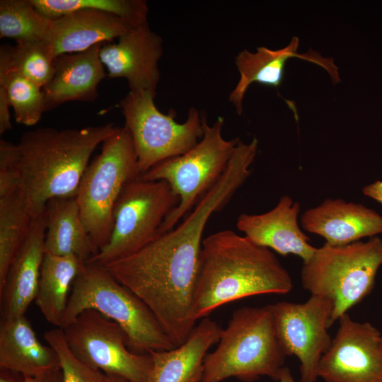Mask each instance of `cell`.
I'll return each instance as SVG.
<instances>
[{
    "instance_id": "cell-1",
    "label": "cell",
    "mask_w": 382,
    "mask_h": 382,
    "mask_svg": "<svg viewBox=\"0 0 382 382\" xmlns=\"http://www.w3.org/2000/svg\"><path fill=\"white\" fill-rule=\"evenodd\" d=\"M292 288L289 273L270 249L232 230L219 231L202 241L191 316L197 322L228 303L286 294Z\"/></svg>"
},
{
    "instance_id": "cell-2",
    "label": "cell",
    "mask_w": 382,
    "mask_h": 382,
    "mask_svg": "<svg viewBox=\"0 0 382 382\" xmlns=\"http://www.w3.org/2000/svg\"><path fill=\"white\" fill-rule=\"evenodd\" d=\"M117 127L111 122L62 130L47 127L21 136L18 170L35 215L53 198L76 196L93 152Z\"/></svg>"
},
{
    "instance_id": "cell-3",
    "label": "cell",
    "mask_w": 382,
    "mask_h": 382,
    "mask_svg": "<svg viewBox=\"0 0 382 382\" xmlns=\"http://www.w3.org/2000/svg\"><path fill=\"white\" fill-rule=\"evenodd\" d=\"M286 357L276 334L271 304L241 307L222 329L217 347L206 355L201 382L228 378L254 382L262 376L278 381Z\"/></svg>"
},
{
    "instance_id": "cell-4",
    "label": "cell",
    "mask_w": 382,
    "mask_h": 382,
    "mask_svg": "<svg viewBox=\"0 0 382 382\" xmlns=\"http://www.w3.org/2000/svg\"><path fill=\"white\" fill-rule=\"evenodd\" d=\"M86 309H94L120 325L134 353L176 347L146 305L101 266L92 263L85 264L73 283L60 328Z\"/></svg>"
},
{
    "instance_id": "cell-5",
    "label": "cell",
    "mask_w": 382,
    "mask_h": 382,
    "mask_svg": "<svg viewBox=\"0 0 382 382\" xmlns=\"http://www.w3.org/2000/svg\"><path fill=\"white\" fill-rule=\"evenodd\" d=\"M381 265L382 240L377 236L345 245L325 243L303 262L302 285L311 295L332 302V326L371 292Z\"/></svg>"
},
{
    "instance_id": "cell-6",
    "label": "cell",
    "mask_w": 382,
    "mask_h": 382,
    "mask_svg": "<svg viewBox=\"0 0 382 382\" xmlns=\"http://www.w3.org/2000/svg\"><path fill=\"white\" fill-rule=\"evenodd\" d=\"M139 178L131 134L125 127H117L88 164L75 196L83 224L98 251L110 240L114 208L122 188Z\"/></svg>"
},
{
    "instance_id": "cell-7",
    "label": "cell",
    "mask_w": 382,
    "mask_h": 382,
    "mask_svg": "<svg viewBox=\"0 0 382 382\" xmlns=\"http://www.w3.org/2000/svg\"><path fill=\"white\" fill-rule=\"evenodd\" d=\"M224 123L220 116L212 125L202 117L203 134L193 147L183 154L156 164L140 176L145 180L166 181L179 199L176 207L162 223L159 235L173 229L226 170L240 139H224Z\"/></svg>"
},
{
    "instance_id": "cell-8",
    "label": "cell",
    "mask_w": 382,
    "mask_h": 382,
    "mask_svg": "<svg viewBox=\"0 0 382 382\" xmlns=\"http://www.w3.org/2000/svg\"><path fill=\"white\" fill-rule=\"evenodd\" d=\"M178 202L164 180L129 181L116 202L108 244L86 263L103 266L139 251L159 236L162 223Z\"/></svg>"
},
{
    "instance_id": "cell-9",
    "label": "cell",
    "mask_w": 382,
    "mask_h": 382,
    "mask_svg": "<svg viewBox=\"0 0 382 382\" xmlns=\"http://www.w3.org/2000/svg\"><path fill=\"white\" fill-rule=\"evenodd\" d=\"M150 91H129L120 102L125 127L129 131L140 176L156 164L185 154L203 134L202 117L191 108L183 123L175 120L174 112L166 115L154 103Z\"/></svg>"
},
{
    "instance_id": "cell-10",
    "label": "cell",
    "mask_w": 382,
    "mask_h": 382,
    "mask_svg": "<svg viewBox=\"0 0 382 382\" xmlns=\"http://www.w3.org/2000/svg\"><path fill=\"white\" fill-rule=\"evenodd\" d=\"M61 329L71 352L86 365L131 382H146L152 364L150 354L132 352L125 331L115 321L86 309Z\"/></svg>"
},
{
    "instance_id": "cell-11",
    "label": "cell",
    "mask_w": 382,
    "mask_h": 382,
    "mask_svg": "<svg viewBox=\"0 0 382 382\" xmlns=\"http://www.w3.org/2000/svg\"><path fill=\"white\" fill-rule=\"evenodd\" d=\"M271 307L282 350L300 362V382H316L320 361L332 340L328 332L331 327L332 302L311 295L304 303L281 301Z\"/></svg>"
},
{
    "instance_id": "cell-12",
    "label": "cell",
    "mask_w": 382,
    "mask_h": 382,
    "mask_svg": "<svg viewBox=\"0 0 382 382\" xmlns=\"http://www.w3.org/2000/svg\"><path fill=\"white\" fill-rule=\"evenodd\" d=\"M323 355L318 378L325 382H382V335L369 322L359 323L347 313Z\"/></svg>"
},
{
    "instance_id": "cell-13",
    "label": "cell",
    "mask_w": 382,
    "mask_h": 382,
    "mask_svg": "<svg viewBox=\"0 0 382 382\" xmlns=\"http://www.w3.org/2000/svg\"><path fill=\"white\" fill-rule=\"evenodd\" d=\"M163 54L161 36L147 22L120 36L117 42L105 43L100 57L110 78H124L130 91H150L156 95L160 78L158 61Z\"/></svg>"
},
{
    "instance_id": "cell-14",
    "label": "cell",
    "mask_w": 382,
    "mask_h": 382,
    "mask_svg": "<svg viewBox=\"0 0 382 382\" xmlns=\"http://www.w3.org/2000/svg\"><path fill=\"white\" fill-rule=\"evenodd\" d=\"M299 39L294 36L286 47L272 50L259 47L255 52L243 50L235 58V64L240 74L238 83L230 93L228 100L236 112L241 115L243 100L248 87L254 83L277 88L282 84L286 62L293 57L300 58L323 67L330 76L334 83L340 81L339 69L334 59L321 56L310 49L307 52H297Z\"/></svg>"
},
{
    "instance_id": "cell-15",
    "label": "cell",
    "mask_w": 382,
    "mask_h": 382,
    "mask_svg": "<svg viewBox=\"0 0 382 382\" xmlns=\"http://www.w3.org/2000/svg\"><path fill=\"white\" fill-rule=\"evenodd\" d=\"M299 212V202L284 195L269 212L259 214H241L237 219L236 226L255 244L284 256L297 255L304 262L312 257L317 248L310 244L309 238L300 229Z\"/></svg>"
},
{
    "instance_id": "cell-16",
    "label": "cell",
    "mask_w": 382,
    "mask_h": 382,
    "mask_svg": "<svg viewBox=\"0 0 382 382\" xmlns=\"http://www.w3.org/2000/svg\"><path fill=\"white\" fill-rule=\"evenodd\" d=\"M45 209L35 215L29 232L13 259L0 289L1 318L24 316L35 300L45 255Z\"/></svg>"
},
{
    "instance_id": "cell-17",
    "label": "cell",
    "mask_w": 382,
    "mask_h": 382,
    "mask_svg": "<svg viewBox=\"0 0 382 382\" xmlns=\"http://www.w3.org/2000/svg\"><path fill=\"white\" fill-rule=\"evenodd\" d=\"M306 231L323 237L331 245H345L382 233V216L361 204L328 199L301 217Z\"/></svg>"
},
{
    "instance_id": "cell-18",
    "label": "cell",
    "mask_w": 382,
    "mask_h": 382,
    "mask_svg": "<svg viewBox=\"0 0 382 382\" xmlns=\"http://www.w3.org/2000/svg\"><path fill=\"white\" fill-rule=\"evenodd\" d=\"M104 44L54 58L53 76L42 88L45 111L64 103L93 101L98 98V85L106 76L100 57V48Z\"/></svg>"
},
{
    "instance_id": "cell-19",
    "label": "cell",
    "mask_w": 382,
    "mask_h": 382,
    "mask_svg": "<svg viewBox=\"0 0 382 382\" xmlns=\"http://www.w3.org/2000/svg\"><path fill=\"white\" fill-rule=\"evenodd\" d=\"M134 28L120 16L103 11L82 9L54 19L45 39L54 57L82 52L112 42Z\"/></svg>"
},
{
    "instance_id": "cell-20",
    "label": "cell",
    "mask_w": 382,
    "mask_h": 382,
    "mask_svg": "<svg viewBox=\"0 0 382 382\" xmlns=\"http://www.w3.org/2000/svg\"><path fill=\"white\" fill-rule=\"evenodd\" d=\"M221 330L216 321L206 317L182 345L150 352L152 364L146 382H201L205 357L219 342Z\"/></svg>"
},
{
    "instance_id": "cell-21",
    "label": "cell",
    "mask_w": 382,
    "mask_h": 382,
    "mask_svg": "<svg viewBox=\"0 0 382 382\" xmlns=\"http://www.w3.org/2000/svg\"><path fill=\"white\" fill-rule=\"evenodd\" d=\"M0 367L23 376H37L61 369V364L57 352L40 342L24 315L1 319Z\"/></svg>"
},
{
    "instance_id": "cell-22",
    "label": "cell",
    "mask_w": 382,
    "mask_h": 382,
    "mask_svg": "<svg viewBox=\"0 0 382 382\" xmlns=\"http://www.w3.org/2000/svg\"><path fill=\"white\" fill-rule=\"evenodd\" d=\"M45 216V252L74 255L84 262L98 253L83 224L76 197L49 200Z\"/></svg>"
},
{
    "instance_id": "cell-23",
    "label": "cell",
    "mask_w": 382,
    "mask_h": 382,
    "mask_svg": "<svg viewBox=\"0 0 382 382\" xmlns=\"http://www.w3.org/2000/svg\"><path fill=\"white\" fill-rule=\"evenodd\" d=\"M86 262L74 255L45 252L35 303L46 320L60 328L69 292Z\"/></svg>"
},
{
    "instance_id": "cell-24",
    "label": "cell",
    "mask_w": 382,
    "mask_h": 382,
    "mask_svg": "<svg viewBox=\"0 0 382 382\" xmlns=\"http://www.w3.org/2000/svg\"><path fill=\"white\" fill-rule=\"evenodd\" d=\"M35 214L22 188L0 196V289Z\"/></svg>"
},
{
    "instance_id": "cell-25",
    "label": "cell",
    "mask_w": 382,
    "mask_h": 382,
    "mask_svg": "<svg viewBox=\"0 0 382 382\" xmlns=\"http://www.w3.org/2000/svg\"><path fill=\"white\" fill-rule=\"evenodd\" d=\"M54 57L45 40L0 48V73L14 72L44 88L52 79Z\"/></svg>"
},
{
    "instance_id": "cell-26",
    "label": "cell",
    "mask_w": 382,
    "mask_h": 382,
    "mask_svg": "<svg viewBox=\"0 0 382 382\" xmlns=\"http://www.w3.org/2000/svg\"><path fill=\"white\" fill-rule=\"evenodd\" d=\"M52 21L29 0L0 1L1 38H11L16 42L45 40Z\"/></svg>"
},
{
    "instance_id": "cell-27",
    "label": "cell",
    "mask_w": 382,
    "mask_h": 382,
    "mask_svg": "<svg viewBox=\"0 0 382 382\" xmlns=\"http://www.w3.org/2000/svg\"><path fill=\"white\" fill-rule=\"evenodd\" d=\"M40 13L50 19L82 9H94L115 14L134 27L147 22L149 11L144 0H29Z\"/></svg>"
},
{
    "instance_id": "cell-28",
    "label": "cell",
    "mask_w": 382,
    "mask_h": 382,
    "mask_svg": "<svg viewBox=\"0 0 382 382\" xmlns=\"http://www.w3.org/2000/svg\"><path fill=\"white\" fill-rule=\"evenodd\" d=\"M0 86L5 90L17 123L36 125L45 112L42 88L14 72L0 73Z\"/></svg>"
},
{
    "instance_id": "cell-29",
    "label": "cell",
    "mask_w": 382,
    "mask_h": 382,
    "mask_svg": "<svg viewBox=\"0 0 382 382\" xmlns=\"http://www.w3.org/2000/svg\"><path fill=\"white\" fill-rule=\"evenodd\" d=\"M44 338L58 354L62 382H109L107 374L86 365L74 355L61 328L46 331Z\"/></svg>"
},
{
    "instance_id": "cell-30",
    "label": "cell",
    "mask_w": 382,
    "mask_h": 382,
    "mask_svg": "<svg viewBox=\"0 0 382 382\" xmlns=\"http://www.w3.org/2000/svg\"><path fill=\"white\" fill-rule=\"evenodd\" d=\"M9 103L4 88L0 86V134L12 129Z\"/></svg>"
},
{
    "instance_id": "cell-31",
    "label": "cell",
    "mask_w": 382,
    "mask_h": 382,
    "mask_svg": "<svg viewBox=\"0 0 382 382\" xmlns=\"http://www.w3.org/2000/svg\"><path fill=\"white\" fill-rule=\"evenodd\" d=\"M24 382H62V369L37 376H24Z\"/></svg>"
},
{
    "instance_id": "cell-32",
    "label": "cell",
    "mask_w": 382,
    "mask_h": 382,
    "mask_svg": "<svg viewBox=\"0 0 382 382\" xmlns=\"http://www.w3.org/2000/svg\"><path fill=\"white\" fill-rule=\"evenodd\" d=\"M363 194L382 204V181L377 180L362 189Z\"/></svg>"
},
{
    "instance_id": "cell-33",
    "label": "cell",
    "mask_w": 382,
    "mask_h": 382,
    "mask_svg": "<svg viewBox=\"0 0 382 382\" xmlns=\"http://www.w3.org/2000/svg\"><path fill=\"white\" fill-rule=\"evenodd\" d=\"M279 382H296L295 379L292 376L290 369L284 366L280 374L279 378Z\"/></svg>"
},
{
    "instance_id": "cell-34",
    "label": "cell",
    "mask_w": 382,
    "mask_h": 382,
    "mask_svg": "<svg viewBox=\"0 0 382 382\" xmlns=\"http://www.w3.org/2000/svg\"><path fill=\"white\" fill-rule=\"evenodd\" d=\"M11 374V371H10L1 369L0 382H19ZM23 382H24V380Z\"/></svg>"
},
{
    "instance_id": "cell-35",
    "label": "cell",
    "mask_w": 382,
    "mask_h": 382,
    "mask_svg": "<svg viewBox=\"0 0 382 382\" xmlns=\"http://www.w3.org/2000/svg\"><path fill=\"white\" fill-rule=\"evenodd\" d=\"M109 382H131L128 379L116 374H107Z\"/></svg>"
}]
</instances>
